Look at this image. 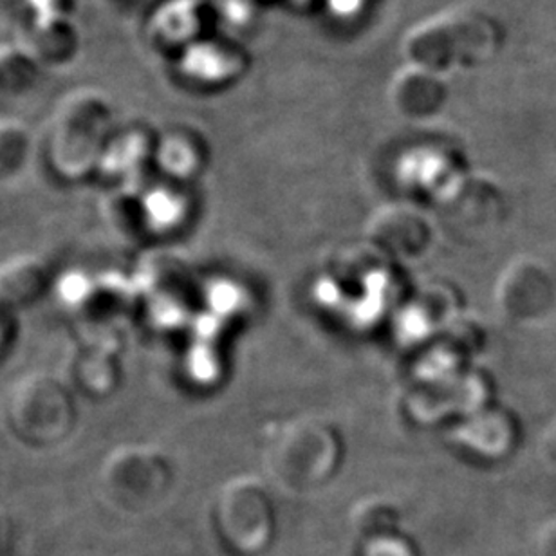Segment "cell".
<instances>
[{
	"label": "cell",
	"mask_w": 556,
	"mask_h": 556,
	"mask_svg": "<svg viewBox=\"0 0 556 556\" xmlns=\"http://www.w3.org/2000/svg\"><path fill=\"white\" fill-rule=\"evenodd\" d=\"M170 484V459L149 444H127L113 450L100 470L103 495L125 511L149 508L168 492Z\"/></svg>",
	"instance_id": "cell-5"
},
{
	"label": "cell",
	"mask_w": 556,
	"mask_h": 556,
	"mask_svg": "<svg viewBox=\"0 0 556 556\" xmlns=\"http://www.w3.org/2000/svg\"><path fill=\"white\" fill-rule=\"evenodd\" d=\"M155 138L143 127L114 130L109 139L98 174L118 188L136 187L144 168L154 163Z\"/></svg>",
	"instance_id": "cell-9"
},
{
	"label": "cell",
	"mask_w": 556,
	"mask_h": 556,
	"mask_svg": "<svg viewBox=\"0 0 556 556\" xmlns=\"http://www.w3.org/2000/svg\"><path fill=\"white\" fill-rule=\"evenodd\" d=\"M22 2H24L31 16L53 13V11H67L65 0H22Z\"/></svg>",
	"instance_id": "cell-18"
},
{
	"label": "cell",
	"mask_w": 556,
	"mask_h": 556,
	"mask_svg": "<svg viewBox=\"0 0 556 556\" xmlns=\"http://www.w3.org/2000/svg\"><path fill=\"white\" fill-rule=\"evenodd\" d=\"M544 454L556 465V421L553 422L552 428L547 430L546 438H544Z\"/></svg>",
	"instance_id": "cell-19"
},
{
	"label": "cell",
	"mask_w": 556,
	"mask_h": 556,
	"mask_svg": "<svg viewBox=\"0 0 556 556\" xmlns=\"http://www.w3.org/2000/svg\"><path fill=\"white\" fill-rule=\"evenodd\" d=\"M40 62L22 43H0V98H16L31 91L40 75Z\"/></svg>",
	"instance_id": "cell-16"
},
{
	"label": "cell",
	"mask_w": 556,
	"mask_h": 556,
	"mask_svg": "<svg viewBox=\"0 0 556 556\" xmlns=\"http://www.w3.org/2000/svg\"><path fill=\"white\" fill-rule=\"evenodd\" d=\"M206 160V143L193 130L177 127L155 138L154 163L168 177L190 179L198 176Z\"/></svg>",
	"instance_id": "cell-15"
},
{
	"label": "cell",
	"mask_w": 556,
	"mask_h": 556,
	"mask_svg": "<svg viewBox=\"0 0 556 556\" xmlns=\"http://www.w3.org/2000/svg\"><path fill=\"white\" fill-rule=\"evenodd\" d=\"M114 130L113 105L102 91H71L56 105L49 124V165L65 181L98 174Z\"/></svg>",
	"instance_id": "cell-1"
},
{
	"label": "cell",
	"mask_w": 556,
	"mask_h": 556,
	"mask_svg": "<svg viewBox=\"0 0 556 556\" xmlns=\"http://www.w3.org/2000/svg\"><path fill=\"white\" fill-rule=\"evenodd\" d=\"M493 46V29L479 11L468 8L444 11L408 33V62L433 73L468 70L481 62Z\"/></svg>",
	"instance_id": "cell-3"
},
{
	"label": "cell",
	"mask_w": 556,
	"mask_h": 556,
	"mask_svg": "<svg viewBox=\"0 0 556 556\" xmlns=\"http://www.w3.org/2000/svg\"><path fill=\"white\" fill-rule=\"evenodd\" d=\"M31 149V135L16 118H0V185L22 170Z\"/></svg>",
	"instance_id": "cell-17"
},
{
	"label": "cell",
	"mask_w": 556,
	"mask_h": 556,
	"mask_svg": "<svg viewBox=\"0 0 556 556\" xmlns=\"http://www.w3.org/2000/svg\"><path fill=\"white\" fill-rule=\"evenodd\" d=\"M439 226L450 241L477 244L503 223V195L482 177H457L438 195Z\"/></svg>",
	"instance_id": "cell-6"
},
{
	"label": "cell",
	"mask_w": 556,
	"mask_h": 556,
	"mask_svg": "<svg viewBox=\"0 0 556 556\" xmlns=\"http://www.w3.org/2000/svg\"><path fill=\"white\" fill-rule=\"evenodd\" d=\"M27 48L40 64L64 65L75 59L80 49V31L70 11H53L31 16Z\"/></svg>",
	"instance_id": "cell-12"
},
{
	"label": "cell",
	"mask_w": 556,
	"mask_h": 556,
	"mask_svg": "<svg viewBox=\"0 0 556 556\" xmlns=\"http://www.w3.org/2000/svg\"><path fill=\"white\" fill-rule=\"evenodd\" d=\"M244 70L242 54L233 46L199 40L181 53V71L190 80L217 86L233 80Z\"/></svg>",
	"instance_id": "cell-14"
},
{
	"label": "cell",
	"mask_w": 556,
	"mask_h": 556,
	"mask_svg": "<svg viewBox=\"0 0 556 556\" xmlns=\"http://www.w3.org/2000/svg\"><path fill=\"white\" fill-rule=\"evenodd\" d=\"M5 428L29 448H53L70 438L76 405L70 386L43 372L22 376L4 394Z\"/></svg>",
	"instance_id": "cell-2"
},
{
	"label": "cell",
	"mask_w": 556,
	"mask_h": 556,
	"mask_svg": "<svg viewBox=\"0 0 556 556\" xmlns=\"http://www.w3.org/2000/svg\"><path fill=\"white\" fill-rule=\"evenodd\" d=\"M48 264L37 255H21L0 266V309L13 313L35 304L48 288Z\"/></svg>",
	"instance_id": "cell-13"
},
{
	"label": "cell",
	"mask_w": 556,
	"mask_h": 556,
	"mask_svg": "<svg viewBox=\"0 0 556 556\" xmlns=\"http://www.w3.org/2000/svg\"><path fill=\"white\" fill-rule=\"evenodd\" d=\"M392 105L407 118H430L441 113L448 87L439 73L422 70L419 65H408L394 76L391 87Z\"/></svg>",
	"instance_id": "cell-10"
},
{
	"label": "cell",
	"mask_w": 556,
	"mask_h": 556,
	"mask_svg": "<svg viewBox=\"0 0 556 556\" xmlns=\"http://www.w3.org/2000/svg\"><path fill=\"white\" fill-rule=\"evenodd\" d=\"M342 444L329 422L302 417L283 422L269 439L266 468L288 486H313L326 481L340 465Z\"/></svg>",
	"instance_id": "cell-4"
},
{
	"label": "cell",
	"mask_w": 556,
	"mask_h": 556,
	"mask_svg": "<svg viewBox=\"0 0 556 556\" xmlns=\"http://www.w3.org/2000/svg\"><path fill=\"white\" fill-rule=\"evenodd\" d=\"M10 315L8 311L0 309V349L4 348L8 338H10Z\"/></svg>",
	"instance_id": "cell-20"
},
{
	"label": "cell",
	"mask_w": 556,
	"mask_h": 556,
	"mask_svg": "<svg viewBox=\"0 0 556 556\" xmlns=\"http://www.w3.org/2000/svg\"><path fill=\"white\" fill-rule=\"evenodd\" d=\"M365 231L376 252L397 261L421 257L433 239L432 220L422 210L407 203L380 206Z\"/></svg>",
	"instance_id": "cell-7"
},
{
	"label": "cell",
	"mask_w": 556,
	"mask_h": 556,
	"mask_svg": "<svg viewBox=\"0 0 556 556\" xmlns=\"http://www.w3.org/2000/svg\"><path fill=\"white\" fill-rule=\"evenodd\" d=\"M555 280L544 264L519 258L504 269L495 288L498 309L509 320H539L555 304Z\"/></svg>",
	"instance_id": "cell-8"
},
{
	"label": "cell",
	"mask_w": 556,
	"mask_h": 556,
	"mask_svg": "<svg viewBox=\"0 0 556 556\" xmlns=\"http://www.w3.org/2000/svg\"><path fill=\"white\" fill-rule=\"evenodd\" d=\"M204 5L199 0H165L149 22V35L163 48L185 51L203 40Z\"/></svg>",
	"instance_id": "cell-11"
}]
</instances>
